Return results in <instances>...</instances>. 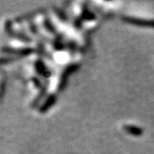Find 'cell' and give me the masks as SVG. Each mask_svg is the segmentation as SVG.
<instances>
[{
	"label": "cell",
	"mask_w": 154,
	"mask_h": 154,
	"mask_svg": "<svg viewBox=\"0 0 154 154\" xmlns=\"http://www.w3.org/2000/svg\"><path fill=\"white\" fill-rule=\"evenodd\" d=\"M44 25H45V28H46L49 32H51V33H57L55 28L53 27V25L51 24V22H50L49 18H47V17H45V18Z\"/></svg>",
	"instance_id": "10"
},
{
	"label": "cell",
	"mask_w": 154,
	"mask_h": 154,
	"mask_svg": "<svg viewBox=\"0 0 154 154\" xmlns=\"http://www.w3.org/2000/svg\"><path fill=\"white\" fill-rule=\"evenodd\" d=\"M32 81H33V84H34V86H35L36 88H40V89H41V88H42V84L39 82V80H38V78H36V77L32 78Z\"/></svg>",
	"instance_id": "12"
},
{
	"label": "cell",
	"mask_w": 154,
	"mask_h": 154,
	"mask_svg": "<svg viewBox=\"0 0 154 154\" xmlns=\"http://www.w3.org/2000/svg\"><path fill=\"white\" fill-rule=\"evenodd\" d=\"M124 131L134 136H140L143 134V129L140 127L135 125H125L123 127Z\"/></svg>",
	"instance_id": "7"
},
{
	"label": "cell",
	"mask_w": 154,
	"mask_h": 154,
	"mask_svg": "<svg viewBox=\"0 0 154 154\" xmlns=\"http://www.w3.org/2000/svg\"><path fill=\"white\" fill-rule=\"evenodd\" d=\"M82 19H84V20H91V19H94L95 16L93 15V13H91L88 10L85 9L84 11H83L82 15Z\"/></svg>",
	"instance_id": "11"
},
{
	"label": "cell",
	"mask_w": 154,
	"mask_h": 154,
	"mask_svg": "<svg viewBox=\"0 0 154 154\" xmlns=\"http://www.w3.org/2000/svg\"><path fill=\"white\" fill-rule=\"evenodd\" d=\"M57 101V95L55 94H51L49 95V97L45 99L44 103L39 106L38 108V112L41 114H44L46 111H48L50 108L54 105Z\"/></svg>",
	"instance_id": "5"
},
{
	"label": "cell",
	"mask_w": 154,
	"mask_h": 154,
	"mask_svg": "<svg viewBox=\"0 0 154 154\" xmlns=\"http://www.w3.org/2000/svg\"><path fill=\"white\" fill-rule=\"evenodd\" d=\"M44 9H38V10H36V11H33L32 12H30V13H28L27 15H24V16H22V17H17V19H16V21L17 22H22V21H25V20H27V19H30V18H32L34 16H36L37 14L38 13H40V12H42V11H44Z\"/></svg>",
	"instance_id": "8"
},
{
	"label": "cell",
	"mask_w": 154,
	"mask_h": 154,
	"mask_svg": "<svg viewBox=\"0 0 154 154\" xmlns=\"http://www.w3.org/2000/svg\"><path fill=\"white\" fill-rule=\"evenodd\" d=\"M5 32L10 36L11 37H15V38H18V39H21V40H23L24 42H30L31 41V39L28 38V36H26L25 34H23V33H17V32H13V30H12V28H11V22L8 20V21H6L5 24Z\"/></svg>",
	"instance_id": "4"
},
{
	"label": "cell",
	"mask_w": 154,
	"mask_h": 154,
	"mask_svg": "<svg viewBox=\"0 0 154 154\" xmlns=\"http://www.w3.org/2000/svg\"><path fill=\"white\" fill-rule=\"evenodd\" d=\"M45 92H46V86H44V87H42L41 89H40V93L38 94V95L37 96V98L34 99V100H33V102L32 103V106H33V107L36 106V105H38V103H39V101H40L41 99H42V98L45 96Z\"/></svg>",
	"instance_id": "9"
},
{
	"label": "cell",
	"mask_w": 154,
	"mask_h": 154,
	"mask_svg": "<svg viewBox=\"0 0 154 154\" xmlns=\"http://www.w3.org/2000/svg\"><path fill=\"white\" fill-rule=\"evenodd\" d=\"M79 64L77 63H71L69 65L64 69V70L63 71L62 75L60 77V81H59V84H58V87H57V90L61 92L63 91L65 86H66L67 82H68V78L69 76V75H71L72 73H74L75 71H76L77 69H79Z\"/></svg>",
	"instance_id": "2"
},
{
	"label": "cell",
	"mask_w": 154,
	"mask_h": 154,
	"mask_svg": "<svg viewBox=\"0 0 154 154\" xmlns=\"http://www.w3.org/2000/svg\"><path fill=\"white\" fill-rule=\"evenodd\" d=\"M35 66V69L38 73V75H42L44 77H50L51 76V72L46 69V67L43 63V62L41 60H37L34 63Z\"/></svg>",
	"instance_id": "6"
},
{
	"label": "cell",
	"mask_w": 154,
	"mask_h": 154,
	"mask_svg": "<svg viewBox=\"0 0 154 154\" xmlns=\"http://www.w3.org/2000/svg\"><path fill=\"white\" fill-rule=\"evenodd\" d=\"M122 21L128 24H131L134 26L142 27V28H154V20L150 19H142L132 17H122Z\"/></svg>",
	"instance_id": "1"
},
{
	"label": "cell",
	"mask_w": 154,
	"mask_h": 154,
	"mask_svg": "<svg viewBox=\"0 0 154 154\" xmlns=\"http://www.w3.org/2000/svg\"><path fill=\"white\" fill-rule=\"evenodd\" d=\"M2 52L17 56H28L33 52V50L30 47L28 48H11V47H3Z\"/></svg>",
	"instance_id": "3"
}]
</instances>
